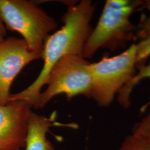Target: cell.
I'll list each match as a JSON object with an SVG mask.
<instances>
[{"label":"cell","instance_id":"1","mask_svg":"<svg viewBox=\"0 0 150 150\" xmlns=\"http://www.w3.org/2000/svg\"><path fill=\"white\" fill-rule=\"evenodd\" d=\"M95 6L91 0H82L77 4L71 2L63 16V26L46 38L41 59L43 66L37 79L24 90L11 94L10 100L27 102L38 108L41 90L52 68L59 59L67 55L82 56L83 50L92 29L90 26Z\"/></svg>","mask_w":150,"mask_h":150},{"label":"cell","instance_id":"2","mask_svg":"<svg viewBox=\"0 0 150 150\" xmlns=\"http://www.w3.org/2000/svg\"><path fill=\"white\" fill-rule=\"evenodd\" d=\"M141 3V0H107L85 44L82 57L90 59L100 48L117 50L136 38L137 29L130 18Z\"/></svg>","mask_w":150,"mask_h":150},{"label":"cell","instance_id":"3","mask_svg":"<svg viewBox=\"0 0 150 150\" xmlns=\"http://www.w3.org/2000/svg\"><path fill=\"white\" fill-rule=\"evenodd\" d=\"M0 19L6 30L19 33L28 47L40 55L46 38L57 27L54 18L27 0H0Z\"/></svg>","mask_w":150,"mask_h":150},{"label":"cell","instance_id":"4","mask_svg":"<svg viewBox=\"0 0 150 150\" xmlns=\"http://www.w3.org/2000/svg\"><path fill=\"white\" fill-rule=\"evenodd\" d=\"M136 58V45L134 43L116 56H104L99 61L90 63L91 98L99 106H109L115 96L134 77L137 65Z\"/></svg>","mask_w":150,"mask_h":150},{"label":"cell","instance_id":"5","mask_svg":"<svg viewBox=\"0 0 150 150\" xmlns=\"http://www.w3.org/2000/svg\"><path fill=\"white\" fill-rule=\"evenodd\" d=\"M90 64L77 55H67L59 59L48 74L45 82L47 87L40 94L38 108L59 94H65L68 101L79 95L91 98L92 81Z\"/></svg>","mask_w":150,"mask_h":150},{"label":"cell","instance_id":"6","mask_svg":"<svg viewBox=\"0 0 150 150\" xmlns=\"http://www.w3.org/2000/svg\"><path fill=\"white\" fill-rule=\"evenodd\" d=\"M41 55L33 51L23 38L11 37L0 45V105L9 102L12 82L23 68Z\"/></svg>","mask_w":150,"mask_h":150},{"label":"cell","instance_id":"7","mask_svg":"<svg viewBox=\"0 0 150 150\" xmlns=\"http://www.w3.org/2000/svg\"><path fill=\"white\" fill-rule=\"evenodd\" d=\"M27 102L10 100L0 105V150H22L32 111Z\"/></svg>","mask_w":150,"mask_h":150},{"label":"cell","instance_id":"8","mask_svg":"<svg viewBox=\"0 0 150 150\" xmlns=\"http://www.w3.org/2000/svg\"><path fill=\"white\" fill-rule=\"evenodd\" d=\"M56 114L50 117L31 113L27 129L25 150H55L54 146L46 137L50 128L54 125H59L54 122Z\"/></svg>","mask_w":150,"mask_h":150},{"label":"cell","instance_id":"9","mask_svg":"<svg viewBox=\"0 0 150 150\" xmlns=\"http://www.w3.org/2000/svg\"><path fill=\"white\" fill-rule=\"evenodd\" d=\"M145 79H150V62L146 65L141 66L134 77L118 92L117 101L120 106L125 108H127L130 106V97L134 87L140 81ZM149 107H150V97L147 102L141 108L140 113L145 112Z\"/></svg>","mask_w":150,"mask_h":150},{"label":"cell","instance_id":"10","mask_svg":"<svg viewBox=\"0 0 150 150\" xmlns=\"http://www.w3.org/2000/svg\"><path fill=\"white\" fill-rule=\"evenodd\" d=\"M132 134L150 144V110L144 118L134 125Z\"/></svg>","mask_w":150,"mask_h":150},{"label":"cell","instance_id":"11","mask_svg":"<svg viewBox=\"0 0 150 150\" xmlns=\"http://www.w3.org/2000/svg\"><path fill=\"white\" fill-rule=\"evenodd\" d=\"M118 150H150V144L131 134L125 138Z\"/></svg>","mask_w":150,"mask_h":150},{"label":"cell","instance_id":"12","mask_svg":"<svg viewBox=\"0 0 150 150\" xmlns=\"http://www.w3.org/2000/svg\"><path fill=\"white\" fill-rule=\"evenodd\" d=\"M136 45L137 64H141L150 56V33Z\"/></svg>","mask_w":150,"mask_h":150},{"label":"cell","instance_id":"13","mask_svg":"<svg viewBox=\"0 0 150 150\" xmlns=\"http://www.w3.org/2000/svg\"><path fill=\"white\" fill-rule=\"evenodd\" d=\"M141 7L149 13V16L142 19L139 25L137 37L143 39L150 33V0L142 1Z\"/></svg>","mask_w":150,"mask_h":150},{"label":"cell","instance_id":"14","mask_svg":"<svg viewBox=\"0 0 150 150\" xmlns=\"http://www.w3.org/2000/svg\"><path fill=\"white\" fill-rule=\"evenodd\" d=\"M6 28L3 22L0 19V45L2 43L6 38Z\"/></svg>","mask_w":150,"mask_h":150}]
</instances>
